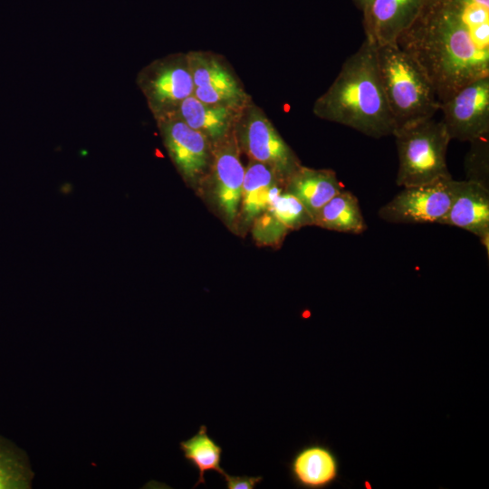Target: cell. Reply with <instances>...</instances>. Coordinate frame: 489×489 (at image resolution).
I'll list each match as a JSON object with an SVG mask.
<instances>
[{
    "mask_svg": "<svg viewBox=\"0 0 489 489\" xmlns=\"http://www.w3.org/2000/svg\"><path fill=\"white\" fill-rule=\"evenodd\" d=\"M397 43L431 82L439 102L489 76V0H424Z\"/></svg>",
    "mask_w": 489,
    "mask_h": 489,
    "instance_id": "cell-1",
    "label": "cell"
},
{
    "mask_svg": "<svg viewBox=\"0 0 489 489\" xmlns=\"http://www.w3.org/2000/svg\"><path fill=\"white\" fill-rule=\"evenodd\" d=\"M312 112L374 139L393 134L395 124L381 85L375 45L364 39L317 98Z\"/></svg>",
    "mask_w": 489,
    "mask_h": 489,
    "instance_id": "cell-2",
    "label": "cell"
},
{
    "mask_svg": "<svg viewBox=\"0 0 489 489\" xmlns=\"http://www.w3.org/2000/svg\"><path fill=\"white\" fill-rule=\"evenodd\" d=\"M376 54L395 129L434 118L440 102L431 82L412 57L398 43L376 47Z\"/></svg>",
    "mask_w": 489,
    "mask_h": 489,
    "instance_id": "cell-3",
    "label": "cell"
},
{
    "mask_svg": "<svg viewBox=\"0 0 489 489\" xmlns=\"http://www.w3.org/2000/svg\"><path fill=\"white\" fill-rule=\"evenodd\" d=\"M398 168L396 183L408 187L451 177L446 152L451 139L434 118L394 130Z\"/></svg>",
    "mask_w": 489,
    "mask_h": 489,
    "instance_id": "cell-4",
    "label": "cell"
},
{
    "mask_svg": "<svg viewBox=\"0 0 489 489\" xmlns=\"http://www.w3.org/2000/svg\"><path fill=\"white\" fill-rule=\"evenodd\" d=\"M235 135L240 150L271 167L286 182L302 165L264 110L251 101L240 112Z\"/></svg>",
    "mask_w": 489,
    "mask_h": 489,
    "instance_id": "cell-5",
    "label": "cell"
},
{
    "mask_svg": "<svg viewBox=\"0 0 489 489\" xmlns=\"http://www.w3.org/2000/svg\"><path fill=\"white\" fill-rule=\"evenodd\" d=\"M136 83L155 120L176 112L195 89L187 53H182L150 62L138 72Z\"/></svg>",
    "mask_w": 489,
    "mask_h": 489,
    "instance_id": "cell-6",
    "label": "cell"
},
{
    "mask_svg": "<svg viewBox=\"0 0 489 489\" xmlns=\"http://www.w3.org/2000/svg\"><path fill=\"white\" fill-rule=\"evenodd\" d=\"M458 182L451 177L404 187L379 208L378 215L393 224H438L451 206Z\"/></svg>",
    "mask_w": 489,
    "mask_h": 489,
    "instance_id": "cell-7",
    "label": "cell"
},
{
    "mask_svg": "<svg viewBox=\"0 0 489 489\" xmlns=\"http://www.w3.org/2000/svg\"><path fill=\"white\" fill-rule=\"evenodd\" d=\"M187 57L195 86L193 96L197 100L236 110L252 101L223 57L205 51H190Z\"/></svg>",
    "mask_w": 489,
    "mask_h": 489,
    "instance_id": "cell-8",
    "label": "cell"
},
{
    "mask_svg": "<svg viewBox=\"0 0 489 489\" xmlns=\"http://www.w3.org/2000/svg\"><path fill=\"white\" fill-rule=\"evenodd\" d=\"M155 120L177 170L186 183L197 187L210 168L213 145L175 112Z\"/></svg>",
    "mask_w": 489,
    "mask_h": 489,
    "instance_id": "cell-9",
    "label": "cell"
},
{
    "mask_svg": "<svg viewBox=\"0 0 489 489\" xmlns=\"http://www.w3.org/2000/svg\"><path fill=\"white\" fill-rule=\"evenodd\" d=\"M239 151L233 130L213 145L211 166L205 177L208 178L211 200L230 228L236 225L245 170Z\"/></svg>",
    "mask_w": 489,
    "mask_h": 489,
    "instance_id": "cell-10",
    "label": "cell"
},
{
    "mask_svg": "<svg viewBox=\"0 0 489 489\" xmlns=\"http://www.w3.org/2000/svg\"><path fill=\"white\" fill-rule=\"evenodd\" d=\"M449 138L472 141L489 134V76L475 80L440 102Z\"/></svg>",
    "mask_w": 489,
    "mask_h": 489,
    "instance_id": "cell-11",
    "label": "cell"
},
{
    "mask_svg": "<svg viewBox=\"0 0 489 489\" xmlns=\"http://www.w3.org/2000/svg\"><path fill=\"white\" fill-rule=\"evenodd\" d=\"M424 0H373L361 12L365 40L376 47L397 43L415 22Z\"/></svg>",
    "mask_w": 489,
    "mask_h": 489,
    "instance_id": "cell-12",
    "label": "cell"
},
{
    "mask_svg": "<svg viewBox=\"0 0 489 489\" xmlns=\"http://www.w3.org/2000/svg\"><path fill=\"white\" fill-rule=\"evenodd\" d=\"M466 230L479 237L489 254V188L469 180H459L451 206L438 222Z\"/></svg>",
    "mask_w": 489,
    "mask_h": 489,
    "instance_id": "cell-13",
    "label": "cell"
},
{
    "mask_svg": "<svg viewBox=\"0 0 489 489\" xmlns=\"http://www.w3.org/2000/svg\"><path fill=\"white\" fill-rule=\"evenodd\" d=\"M285 182L268 165L250 160L244 170L241 203L236 221L245 230L268 209L284 190Z\"/></svg>",
    "mask_w": 489,
    "mask_h": 489,
    "instance_id": "cell-14",
    "label": "cell"
},
{
    "mask_svg": "<svg viewBox=\"0 0 489 489\" xmlns=\"http://www.w3.org/2000/svg\"><path fill=\"white\" fill-rule=\"evenodd\" d=\"M290 475L297 486L320 489L333 484L337 479L339 465L333 452L319 443L299 449L290 464Z\"/></svg>",
    "mask_w": 489,
    "mask_h": 489,
    "instance_id": "cell-15",
    "label": "cell"
},
{
    "mask_svg": "<svg viewBox=\"0 0 489 489\" xmlns=\"http://www.w3.org/2000/svg\"><path fill=\"white\" fill-rule=\"evenodd\" d=\"M240 112L204 103L192 95L181 102L175 113L214 145L233 132Z\"/></svg>",
    "mask_w": 489,
    "mask_h": 489,
    "instance_id": "cell-16",
    "label": "cell"
},
{
    "mask_svg": "<svg viewBox=\"0 0 489 489\" xmlns=\"http://www.w3.org/2000/svg\"><path fill=\"white\" fill-rule=\"evenodd\" d=\"M341 189L342 185L333 170L302 165L287 178L284 186V190L295 196L312 217Z\"/></svg>",
    "mask_w": 489,
    "mask_h": 489,
    "instance_id": "cell-17",
    "label": "cell"
},
{
    "mask_svg": "<svg viewBox=\"0 0 489 489\" xmlns=\"http://www.w3.org/2000/svg\"><path fill=\"white\" fill-rule=\"evenodd\" d=\"M313 225L327 230L355 235L362 234L367 229L359 199L353 193L344 189L315 214Z\"/></svg>",
    "mask_w": 489,
    "mask_h": 489,
    "instance_id": "cell-18",
    "label": "cell"
},
{
    "mask_svg": "<svg viewBox=\"0 0 489 489\" xmlns=\"http://www.w3.org/2000/svg\"><path fill=\"white\" fill-rule=\"evenodd\" d=\"M179 447L187 462L198 471V479L193 487L205 484L206 471L217 472L224 476L226 472L221 467L222 447L207 434L205 425L199 427L196 435L181 441Z\"/></svg>",
    "mask_w": 489,
    "mask_h": 489,
    "instance_id": "cell-19",
    "label": "cell"
},
{
    "mask_svg": "<svg viewBox=\"0 0 489 489\" xmlns=\"http://www.w3.org/2000/svg\"><path fill=\"white\" fill-rule=\"evenodd\" d=\"M289 230L313 225V217L304 205L292 194L283 190L268 209Z\"/></svg>",
    "mask_w": 489,
    "mask_h": 489,
    "instance_id": "cell-20",
    "label": "cell"
},
{
    "mask_svg": "<svg viewBox=\"0 0 489 489\" xmlns=\"http://www.w3.org/2000/svg\"><path fill=\"white\" fill-rule=\"evenodd\" d=\"M31 477V472L23 459L0 443V489L27 488Z\"/></svg>",
    "mask_w": 489,
    "mask_h": 489,
    "instance_id": "cell-21",
    "label": "cell"
},
{
    "mask_svg": "<svg viewBox=\"0 0 489 489\" xmlns=\"http://www.w3.org/2000/svg\"><path fill=\"white\" fill-rule=\"evenodd\" d=\"M465 180L489 188V139L488 135L470 141L465 157Z\"/></svg>",
    "mask_w": 489,
    "mask_h": 489,
    "instance_id": "cell-22",
    "label": "cell"
},
{
    "mask_svg": "<svg viewBox=\"0 0 489 489\" xmlns=\"http://www.w3.org/2000/svg\"><path fill=\"white\" fill-rule=\"evenodd\" d=\"M252 225L254 238L263 244H280L289 231L269 210L258 216Z\"/></svg>",
    "mask_w": 489,
    "mask_h": 489,
    "instance_id": "cell-23",
    "label": "cell"
},
{
    "mask_svg": "<svg viewBox=\"0 0 489 489\" xmlns=\"http://www.w3.org/2000/svg\"><path fill=\"white\" fill-rule=\"evenodd\" d=\"M223 478L227 489H254L263 481L262 476L232 475L227 473Z\"/></svg>",
    "mask_w": 489,
    "mask_h": 489,
    "instance_id": "cell-24",
    "label": "cell"
},
{
    "mask_svg": "<svg viewBox=\"0 0 489 489\" xmlns=\"http://www.w3.org/2000/svg\"><path fill=\"white\" fill-rule=\"evenodd\" d=\"M373 0H353L354 5L362 11L367 7Z\"/></svg>",
    "mask_w": 489,
    "mask_h": 489,
    "instance_id": "cell-25",
    "label": "cell"
}]
</instances>
